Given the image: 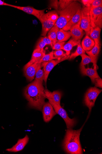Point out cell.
I'll return each instance as SVG.
<instances>
[{
  "instance_id": "1",
  "label": "cell",
  "mask_w": 102,
  "mask_h": 154,
  "mask_svg": "<svg viewBox=\"0 0 102 154\" xmlns=\"http://www.w3.org/2000/svg\"><path fill=\"white\" fill-rule=\"evenodd\" d=\"M42 84L34 80L25 88L24 94L29 106L41 111L46 98Z\"/></svg>"
},
{
  "instance_id": "2",
  "label": "cell",
  "mask_w": 102,
  "mask_h": 154,
  "mask_svg": "<svg viewBox=\"0 0 102 154\" xmlns=\"http://www.w3.org/2000/svg\"><path fill=\"white\" fill-rule=\"evenodd\" d=\"M84 124L80 129L74 130L68 129L63 143L64 150L68 154H81L83 151L80 142V133Z\"/></svg>"
},
{
  "instance_id": "3",
  "label": "cell",
  "mask_w": 102,
  "mask_h": 154,
  "mask_svg": "<svg viewBox=\"0 0 102 154\" xmlns=\"http://www.w3.org/2000/svg\"><path fill=\"white\" fill-rule=\"evenodd\" d=\"M81 8V4L74 1L64 10L57 12L59 17L54 25L59 29H62L74 16L77 11Z\"/></svg>"
},
{
  "instance_id": "4",
  "label": "cell",
  "mask_w": 102,
  "mask_h": 154,
  "mask_svg": "<svg viewBox=\"0 0 102 154\" xmlns=\"http://www.w3.org/2000/svg\"><path fill=\"white\" fill-rule=\"evenodd\" d=\"M59 17L56 11H50L43 16L40 22L42 25L41 36H46L47 34L54 26Z\"/></svg>"
},
{
  "instance_id": "5",
  "label": "cell",
  "mask_w": 102,
  "mask_h": 154,
  "mask_svg": "<svg viewBox=\"0 0 102 154\" xmlns=\"http://www.w3.org/2000/svg\"><path fill=\"white\" fill-rule=\"evenodd\" d=\"M47 99L49 100V102L53 106L56 114L59 115L64 120L67 129H72L76 124V119H70L66 111L61 107V105L55 103L50 98H48Z\"/></svg>"
},
{
  "instance_id": "6",
  "label": "cell",
  "mask_w": 102,
  "mask_h": 154,
  "mask_svg": "<svg viewBox=\"0 0 102 154\" xmlns=\"http://www.w3.org/2000/svg\"><path fill=\"white\" fill-rule=\"evenodd\" d=\"M101 91V90L96 87H92L89 89L86 93L84 97V103L89 108V115H90L92 108L95 105L97 97Z\"/></svg>"
},
{
  "instance_id": "7",
  "label": "cell",
  "mask_w": 102,
  "mask_h": 154,
  "mask_svg": "<svg viewBox=\"0 0 102 154\" xmlns=\"http://www.w3.org/2000/svg\"><path fill=\"white\" fill-rule=\"evenodd\" d=\"M90 7H84L81 9L80 27L86 32V35H90L91 25L90 16Z\"/></svg>"
},
{
  "instance_id": "8",
  "label": "cell",
  "mask_w": 102,
  "mask_h": 154,
  "mask_svg": "<svg viewBox=\"0 0 102 154\" xmlns=\"http://www.w3.org/2000/svg\"><path fill=\"white\" fill-rule=\"evenodd\" d=\"M90 16L91 28L102 27V6L90 9Z\"/></svg>"
},
{
  "instance_id": "9",
  "label": "cell",
  "mask_w": 102,
  "mask_h": 154,
  "mask_svg": "<svg viewBox=\"0 0 102 154\" xmlns=\"http://www.w3.org/2000/svg\"><path fill=\"white\" fill-rule=\"evenodd\" d=\"M70 55H66L63 58L60 59L53 60L50 61L43 62L41 63L44 72V77L43 80L46 85L47 79L50 72L53 68L57 64L65 60H69Z\"/></svg>"
},
{
  "instance_id": "10",
  "label": "cell",
  "mask_w": 102,
  "mask_h": 154,
  "mask_svg": "<svg viewBox=\"0 0 102 154\" xmlns=\"http://www.w3.org/2000/svg\"><path fill=\"white\" fill-rule=\"evenodd\" d=\"M41 64L37 62L31 65L26 64L25 66L23 69L24 75L28 81H32L34 79L37 69Z\"/></svg>"
},
{
  "instance_id": "11",
  "label": "cell",
  "mask_w": 102,
  "mask_h": 154,
  "mask_svg": "<svg viewBox=\"0 0 102 154\" xmlns=\"http://www.w3.org/2000/svg\"><path fill=\"white\" fill-rule=\"evenodd\" d=\"M11 7L22 10L29 14L34 15L40 21L45 14V10H38L31 7H21L12 5Z\"/></svg>"
},
{
  "instance_id": "12",
  "label": "cell",
  "mask_w": 102,
  "mask_h": 154,
  "mask_svg": "<svg viewBox=\"0 0 102 154\" xmlns=\"http://www.w3.org/2000/svg\"><path fill=\"white\" fill-rule=\"evenodd\" d=\"M44 121L46 122H50L56 115V113L52 106L49 102L45 103L42 108Z\"/></svg>"
},
{
  "instance_id": "13",
  "label": "cell",
  "mask_w": 102,
  "mask_h": 154,
  "mask_svg": "<svg viewBox=\"0 0 102 154\" xmlns=\"http://www.w3.org/2000/svg\"><path fill=\"white\" fill-rule=\"evenodd\" d=\"M81 73L83 75L88 76L92 82L94 83L96 79L100 78L97 72V64H93V68H86L85 66H80Z\"/></svg>"
},
{
  "instance_id": "14",
  "label": "cell",
  "mask_w": 102,
  "mask_h": 154,
  "mask_svg": "<svg viewBox=\"0 0 102 154\" xmlns=\"http://www.w3.org/2000/svg\"><path fill=\"white\" fill-rule=\"evenodd\" d=\"M81 9H79L76 14L62 29L65 31H68L73 27L81 22Z\"/></svg>"
},
{
  "instance_id": "15",
  "label": "cell",
  "mask_w": 102,
  "mask_h": 154,
  "mask_svg": "<svg viewBox=\"0 0 102 154\" xmlns=\"http://www.w3.org/2000/svg\"><path fill=\"white\" fill-rule=\"evenodd\" d=\"M73 0H60V1H51V6L57 12L61 11L69 6Z\"/></svg>"
},
{
  "instance_id": "16",
  "label": "cell",
  "mask_w": 102,
  "mask_h": 154,
  "mask_svg": "<svg viewBox=\"0 0 102 154\" xmlns=\"http://www.w3.org/2000/svg\"><path fill=\"white\" fill-rule=\"evenodd\" d=\"M29 138L27 135L23 138L19 139L17 143L11 148L7 149L6 151L11 152H17L22 150L29 141Z\"/></svg>"
},
{
  "instance_id": "17",
  "label": "cell",
  "mask_w": 102,
  "mask_h": 154,
  "mask_svg": "<svg viewBox=\"0 0 102 154\" xmlns=\"http://www.w3.org/2000/svg\"><path fill=\"white\" fill-rule=\"evenodd\" d=\"M44 93L46 98H50L55 103L60 105L62 94L59 91H55L51 92L47 89L44 90Z\"/></svg>"
},
{
  "instance_id": "18",
  "label": "cell",
  "mask_w": 102,
  "mask_h": 154,
  "mask_svg": "<svg viewBox=\"0 0 102 154\" xmlns=\"http://www.w3.org/2000/svg\"><path fill=\"white\" fill-rule=\"evenodd\" d=\"M80 22L73 27L69 31L72 38L76 41L80 40L85 33L80 27Z\"/></svg>"
},
{
  "instance_id": "19",
  "label": "cell",
  "mask_w": 102,
  "mask_h": 154,
  "mask_svg": "<svg viewBox=\"0 0 102 154\" xmlns=\"http://www.w3.org/2000/svg\"><path fill=\"white\" fill-rule=\"evenodd\" d=\"M45 52L43 49H36L34 51L31 60L27 64L31 65L40 61L45 55Z\"/></svg>"
},
{
  "instance_id": "20",
  "label": "cell",
  "mask_w": 102,
  "mask_h": 154,
  "mask_svg": "<svg viewBox=\"0 0 102 154\" xmlns=\"http://www.w3.org/2000/svg\"><path fill=\"white\" fill-rule=\"evenodd\" d=\"M100 50L101 45L95 43L94 47L91 51H86V53L93 62V64H97L98 58Z\"/></svg>"
},
{
  "instance_id": "21",
  "label": "cell",
  "mask_w": 102,
  "mask_h": 154,
  "mask_svg": "<svg viewBox=\"0 0 102 154\" xmlns=\"http://www.w3.org/2000/svg\"><path fill=\"white\" fill-rule=\"evenodd\" d=\"M82 47L86 51H91L94 47L95 41L88 35H86L82 42Z\"/></svg>"
},
{
  "instance_id": "22",
  "label": "cell",
  "mask_w": 102,
  "mask_h": 154,
  "mask_svg": "<svg viewBox=\"0 0 102 154\" xmlns=\"http://www.w3.org/2000/svg\"><path fill=\"white\" fill-rule=\"evenodd\" d=\"M101 29L99 27L91 28L90 35L91 38L94 41L95 43L101 45L100 33Z\"/></svg>"
},
{
  "instance_id": "23",
  "label": "cell",
  "mask_w": 102,
  "mask_h": 154,
  "mask_svg": "<svg viewBox=\"0 0 102 154\" xmlns=\"http://www.w3.org/2000/svg\"><path fill=\"white\" fill-rule=\"evenodd\" d=\"M80 43V40L76 41L71 38L64 45L63 50L66 51V55H69L70 51L72 48L78 45Z\"/></svg>"
},
{
  "instance_id": "24",
  "label": "cell",
  "mask_w": 102,
  "mask_h": 154,
  "mask_svg": "<svg viewBox=\"0 0 102 154\" xmlns=\"http://www.w3.org/2000/svg\"><path fill=\"white\" fill-rule=\"evenodd\" d=\"M69 31H65L62 29H59L57 33V41L63 42L66 41L71 37Z\"/></svg>"
},
{
  "instance_id": "25",
  "label": "cell",
  "mask_w": 102,
  "mask_h": 154,
  "mask_svg": "<svg viewBox=\"0 0 102 154\" xmlns=\"http://www.w3.org/2000/svg\"><path fill=\"white\" fill-rule=\"evenodd\" d=\"M59 29L54 25L52 29L48 32V37L52 41L53 46L57 42V33Z\"/></svg>"
},
{
  "instance_id": "26",
  "label": "cell",
  "mask_w": 102,
  "mask_h": 154,
  "mask_svg": "<svg viewBox=\"0 0 102 154\" xmlns=\"http://www.w3.org/2000/svg\"><path fill=\"white\" fill-rule=\"evenodd\" d=\"M42 67V66L41 64L37 69L35 75V80L42 84L44 77V72L43 69H41Z\"/></svg>"
},
{
  "instance_id": "27",
  "label": "cell",
  "mask_w": 102,
  "mask_h": 154,
  "mask_svg": "<svg viewBox=\"0 0 102 154\" xmlns=\"http://www.w3.org/2000/svg\"><path fill=\"white\" fill-rule=\"evenodd\" d=\"M77 48L76 51L74 53H72L70 55L69 60H73L79 55L84 54L85 51L83 49L80 43L77 45Z\"/></svg>"
},
{
  "instance_id": "28",
  "label": "cell",
  "mask_w": 102,
  "mask_h": 154,
  "mask_svg": "<svg viewBox=\"0 0 102 154\" xmlns=\"http://www.w3.org/2000/svg\"><path fill=\"white\" fill-rule=\"evenodd\" d=\"M80 56L82 60L80 66H85V65L90 63H92L94 64L93 62L89 56L87 55L85 53L81 54Z\"/></svg>"
},
{
  "instance_id": "29",
  "label": "cell",
  "mask_w": 102,
  "mask_h": 154,
  "mask_svg": "<svg viewBox=\"0 0 102 154\" xmlns=\"http://www.w3.org/2000/svg\"><path fill=\"white\" fill-rule=\"evenodd\" d=\"M54 51H52L50 53L45 54L43 56V57L39 62L40 63H42L43 62H49L53 60L57 59L56 58L54 57Z\"/></svg>"
},
{
  "instance_id": "30",
  "label": "cell",
  "mask_w": 102,
  "mask_h": 154,
  "mask_svg": "<svg viewBox=\"0 0 102 154\" xmlns=\"http://www.w3.org/2000/svg\"><path fill=\"white\" fill-rule=\"evenodd\" d=\"M54 57L57 59H60L63 58L66 56V53H65L62 50H56L54 51Z\"/></svg>"
},
{
  "instance_id": "31",
  "label": "cell",
  "mask_w": 102,
  "mask_h": 154,
  "mask_svg": "<svg viewBox=\"0 0 102 154\" xmlns=\"http://www.w3.org/2000/svg\"><path fill=\"white\" fill-rule=\"evenodd\" d=\"M65 42H57L53 46V50H63V48L65 45Z\"/></svg>"
},
{
  "instance_id": "32",
  "label": "cell",
  "mask_w": 102,
  "mask_h": 154,
  "mask_svg": "<svg viewBox=\"0 0 102 154\" xmlns=\"http://www.w3.org/2000/svg\"><path fill=\"white\" fill-rule=\"evenodd\" d=\"M102 6V1L101 0H94L90 8H95Z\"/></svg>"
},
{
  "instance_id": "33",
  "label": "cell",
  "mask_w": 102,
  "mask_h": 154,
  "mask_svg": "<svg viewBox=\"0 0 102 154\" xmlns=\"http://www.w3.org/2000/svg\"><path fill=\"white\" fill-rule=\"evenodd\" d=\"M47 45L45 42L40 38L37 44L36 49H43V48Z\"/></svg>"
},
{
  "instance_id": "34",
  "label": "cell",
  "mask_w": 102,
  "mask_h": 154,
  "mask_svg": "<svg viewBox=\"0 0 102 154\" xmlns=\"http://www.w3.org/2000/svg\"><path fill=\"white\" fill-rule=\"evenodd\" d=\"M40 38L45 42L47 45H50L52 47L53 46L52 42L48 36L43 37Z\"/></svg>"
},
{
  "instance_id": "35",
  "label": "cell",
  "mask_w": 102,
  "mask_h": 154,
  "mask_svg": "<svg viewBox=\"0 0 102 154\" xmlns=\"http://www.w3.org/2000/svg\"><path fill=\"white\" fill-rule=\"evenodd\" d=\"M95 83L96 87H99L101 88H102V80L100 78L96 79Z\"/></svg>"
},
{
  "instance_id": "36",
  "label": "cell",
  "mask_w": 102,
  "mask_h": 154,
  "mask_svg": "<svg viewBox=\"0 0 102 154\" xmlns=\"http://www.w3.org/2000/svg\"><path fill=\"white\" fill-rule=\"evenodd\" d=\"M94 1V0H82L81 1L84 7H89L91 6Z\"/></svg>"
},
{
  "instance_id": "37",
  "label": "cell",
  "mask_w": 102,
  "mask_h": 154,
  "mask_svg": "<svg viewBox=\"0 0 102 154\" xmlns=\"http://www.w3.org/2000/svg\"><path fill=\"white\" fill-rule=\"evenodd\" d=\"M0 5L2 6V5H4V6H7L10 7H11L12 5H10V4H8L6 3H5L4 2L1 1V0H0Z\"/></svg>"
}]
</instances>
